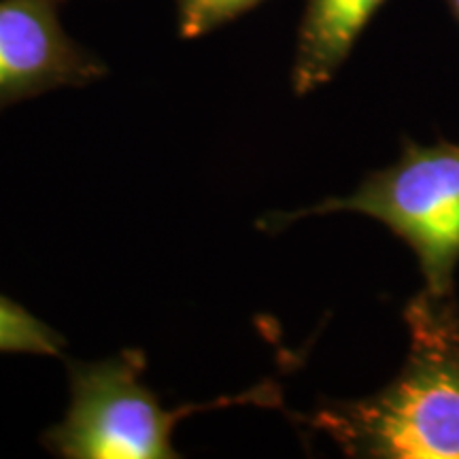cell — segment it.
Segmentation results:
<instances>
[{"label": "cell", "mask_w": 459, "mask_h": 459, "mask_svg": "<svg viewBox=\"0 0 459 459\" xmlns=\"http://www.w3.org/2000/svg\"><path fill=\"white\" fill-rule=\"evenodd\" d=\"M65 347L66 341L60 332L13 298L0 294V353L62 358Z\"/></svg>", "instance_id": "8992f818"}, {"label": "cell", "mask_w": 459, "mask_h": 459, "mask_svg": "<svg viewBox=\"0 0 459 459\" xmlns=\"http://www.w3.org/2000/svg\"><path fill=\"white\" fill-rule=\"evenodd\" d=\"M147 358L139 349H124L99 361H68L66 415L48 428L41 443L62 459H177L175 426L194 412L237 404L271 406L277 395L268 385L204 404L164 409L143 381Z\"/></svg>", "instance_id": "7a4b0ae2"}, {"label": "cell", "mask_w": 459, "mask_h": 459, "mask_svg": "<svg viewBox=\"0 0 459 459\" xmlns=\"http://www.w3.org/2000/svg\"><path fill=\"white\" fill-rule=\"evenodd\" d=\"M387 0H304L291 88L307 96L324 88L349 60L361 32Z\"/></svg>", "instance_id": "5b68a950"}, {"label": "cell", "mask_w": 459, "mask_h": 459, "mask_svg": "<svg viewBox=\"0 0 459 459\" xmlns=\"http://www.w3.org/2000/svg\"><path fill=\"white\" fill-rule=\"evenodd\" d=\"M445 4L449 7L453 17H455V20L459 22V0H445Z\"/></svg>", "instance_id": "ba28073f"}, {"label": "cell", "mask_w": 459, "mask_h": 459, "mask_svg": "<svg viewBox=\"0 0 459 459\" xmlns=\"http://www.w3.org/2000/svg\"><path fill=\"white\" fill-rule=\"evenodd\" d=\"M398 375L359 400L324 402L307 421L358 459H459V302L421 290L404 308Z\"/></svg>", "instance_id": "6da1fadb"}, {"label": "cell", "mask_w": 459, "mask_h": 459, "mask_svg": "<svg viewBox=\"0 0 459 459\" xmlns=\"http://www.w3.org/2000/svg\"><path fill=\"white\" fill-rule=\"evenodd\" d=\"M65 0H0V113L54 90L100 82L107 65L66 32Z\"/></svg>", "instance_id": "277c9868"}, {"label": "cell", "mask_w": 459, "mask_h": 459, "mask_svg": "<svg viewBox=\"0 0 459 459\" xmlns=\"http://www.w3.org/2000/svg\"><path fill=\"white\" fill-rule=\"evenodd\" d=\"M264 0H177L179 37L200 39L254 11Z\"/></svg>", "instance_id": "52a82bcc"}, {"label": "cell", "mask_w": 459, "mask_h": 459, "mask_svg": "<svg viewBox=\"0 0 459 459\" xmlns=\"http://www.w3.org/2000/svg\"><path fill=\"white\" fill-rule=\"evenodd\" d=\"M355 213L383 223L411 247L423 290L455 294L459 266V145L406 141L394 164L370 172L347 196H332L294 213H273L262 228L283 230L313 215Z\"/></svg>", "instance_id": "3957f363"}]
</instances>
